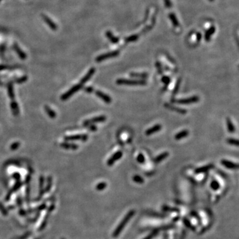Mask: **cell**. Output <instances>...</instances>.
Returning <instances> with one entry per match:
<instances>
[{
	"label": "cell",
	"mask_w": 239,
	"mask_h": 239,
	"mask_svg": "<svg viewBox=\"0 0 239 239\" xmlns=\"http://www.w3.org/2000/svg\"><path fill=\"white\" fill-rule=\"evenodd\" d=\"M135 211L134 210H131L128 212V213H127L126 216L124 217V219H122L121 222H120V223L118 225V226H117L116 229L114 230V232H113V237L116 238L118 237V236L120 235V234L121 233V232L123 230V229H124L126 225H127V223L130 221V220L131 219V218L135 215Z\"/></svg>",
	"instance_id": "6da1fadb"
},
{
	"label": "cell",
	"mask_w": 239,
	"mask_h": 239,
	"mask_svg": "<svg viewBox=\"0 0 239 239\" xmlns=\"http://www.w3.org/2000/svg\"><path fill=\"white\" fill-rule=\"evenodd\" d=\"M118 85H128V86H144L147 84L146 80L142 79H126V78H119L116 81Z\"/></svg>",
	"instance_id": "7a4b0ae2"
},
{
	"label": "cell",
	"mask_w": 239,
	"mask_h": 239,
	"mask_svg": "<svg viewBox=\"0 0 239 239\" xmlns=\"http://www.w3.org/2000/svg\"><path fill=\"white\" fill-rule=\"evenodd\" d=\"M82 87H83V85L81 83L75 85V86L72 87L71 89L69 90L67 92H65V94H63L61 96V100H67L68 98H69L71 96L73 95L74 94L76 93V92H78L80 89H81V88H82Z\"/></svg>",
	"instance_id": "3957f363"
},
{
	"label": "cell",
	"mask_w": 239,
	"mask_h": 239,
	"mask_svg": "<svg viewBox=\"0 0 239 239\" xmlns=\"http://www.w3.org/2000/svg\"><path fill=\"white\" fill-rule=\"evenodd\" d=\"M199 101V97L197 96H193L187 98H182V99L172 100V102H175L177 104H190L193 103H197Z\"/></svg>",
	"instance_id": "277c9868"
},
{
	"label": "cell",
	"mask_w": 239,
	"mask_h": 239,
	"mask_svg": "<svg viewBox=\"0 0 239 239\" xmlns=\"http://www.w3.org/2000/svg\"><path fill=\"white\" fill-rule=\"evenodd\" d=\"M106 117L105 116H99L94 117L93 118L91 119H88L85 120L83 122L84 126H88L90 124H96V123H100V122H103L106 121Z\"/></svg>",
	"instance_id": "5b68a950"
},
{
	"label": "cell",
	"mask_w": 239,
	"mask_h": 239,
	"mask_svg": "<svg viewBox=\"0 0 239 239\" xmlns=\"http://www.w3.org/2000/svg\"><path fill=\"white\" fill-rule=\"evenodd\" d=\"M123 156V153L121 151H118L116 152H115L113 154V156L112 157H110L109 158V160H108L107 161V164H108V166H113L114 163H115L116 161L119 160Z\"/></svg>",
	"instance_id": "8992f818"
},
{
	"label": "cell",
	"mask_w": 239,
	"mask_h": 239,
	"mask_svg": "<svg viewBox=\"0 0 239 239\" xmlns=\"http://www.w3.org/2000/svg\"><path fill=\"white\" fill-rule=\"evenodd\" d=\"M66 141H73V140H81L82 141H86L88 140V135L87 134H81V135H75L66 136L65 138Z\"/></svg>",
	"instance_id": "52a82bcc"
},
{
	"label": "cell",
	"mask_w": 239,
	"mask_h": 239,
	"mask_svg": "<svg viewBox=\"0 0 239 239\" xmlns=\"http://www.w3.org/2000/svg\"><path fill=\"white\" fill-rule=\"evenodd\" d=\"M118 55H119V52L118 51H113V52H110L106 54H104V55H100V56H98L96 59V62H101V61H104V60L109 59V58L118 56Z\"/></svg>",
	"instance_id": "ba28073f"
},
{
	"label": "cell",
	"mask_w": 239,
	"mask_h": 239,
	"mask_svg": "<svg viewBox=\"0 0 239 239\" xmlns=\"http://www.w3.org/2000/svg\"><path fill=\"white\" fill-rule=\"evenodd\" d=\"M95 94L96 95V96H98V98H100L101 100L104 101L105 103L106 104H110L112 102V98L110 97V96H108L106 94L104 93L102 91L96 90L95 91Z\"/></svg>",
	"instance_id": "9c48e42d"
},
{
	"label": "cell",
	"mask_w": 239,
	"mask_h": 239,
	"mask_svg": "<svg viewBox=\"0 0 239 239\" xmlns=\"http://www.w3.org/2000/svg\"><path fill=\"white\" fill-rule=\"evenodd\" d=\"M220 163L224 167H225L227 169H237L238 168V165L236 163H234L230 161H228L226 160H222Z\"/></svg>",
	"instance_id": "30bf717a"
},
{
	"label": "cell",
	"mask_w": 239,
	"mask_h": 239,
	"mask_svg": "<svg viewBox=\"0 0 239 239\" xmlns=\"http://www.w3.org/2000/svg\"><path fill=\"white\" fill-rule=\"evenodd\" d=\"M95 71H96V69H94V68H91V69H90L89 71H88V72L87 73V75H85L83 78L81 79V82H80V83L82 84L83 85L84 84H85L86 82H88V81L90 79L91 77L93 76V75L94 74Z\"/></svg>",
	"instance_id": "8fae6325"
},
{
	"label": "cell",
	"mask_w": 239,
	"mask_h": 239,
	"mask_svg": "<svg viewBox=\"0 0 239 239\" xmlns=\"http://www.w3.org/2000/svg\"><path fill=\"white\" fill-rule=\"evenodd\" d=\"M214 168V165L213 164H209L207 165V166H203V167H200L199 168H197L195 170L194 173L195 174H199V173H205V172H207L209 170L212 169Z\"/></svg>",
	"instance_id": "7c38bea8"
},
{
	"label": "cell",
	"mask_w": 239,
	"mask_h": 239,
	"mask_svg": "<svg viewBox=\"0 0 239 239\" xmlns=\"http://www.w3.org/2000/svg\"><path fill=\"white\" fill-rule=\"evenodd\" d=\"M164 106L166 107V108H167V109L175 111V112H178L181 114H187V111L186 110L183 109V108H177V107L174 106L172 105V104H167V103H166V104H164Z\"/></svg>",
	"instance_id": "4fadbf2b"
},
{
	"label": "cell",
	"mask_w": 239,
	"mask_h": 239,
	"mask_svg": "<svg viewBox=\"0 0 239 239\" xmlns=\"http://www.w3.org/2000/svg\"><path fill=\"white\" fill-rule=\"evenodd\" d=\"M161 130V125L160 124H156V125L153 126L150 128L147 129L146 131V135H151L152 134H155V133L157 132L160 131Z\"/></svg>",
	"instance_id": "5bb4252c"
},
{
	"label": "cell",
	"mask_w": 239,
	"mask_h": 239,
	"mask_svg": "<svg viewBox=\"0 0 239 239\" xmlns=\"http://www.w3.org/2000/svg\"><path fill=\"white\" fill-rule=\"evenodd\" d=\"M130 76L132 78H138L140 79L144 80L148 77V74L147 72H131Z\"/></svg>",
	"instance_id": "9a60e30c"
},
{
	"label": "cell",
	"mask_w": 239,
	"mask_h": 239,
	"mask_svg": "<svg viewBox=\"0 0 239 239\" xmlns=\"http://www.w3.org/2000/svg\"><path fill=\"white\" fill-rule=\"evenodd\" d=\"M189 132L187 130H182V131L178 132L175 135V139L176 140H181V139L187 137V136L189 135Z\"/></svg>",
	"instance_id": "2e32d148"
},
{
	"label": "cell",
	"mask_w": 239,
	"mask_h": 239,
	"mask_svg": "<svg viewBox=\"0 0 239 239\" xmlns=\"http://www.w3.org/2000/svg\"><path fill=\"white\" fill-rule=\"evenodd\" d=\"M61 147L66 150H76L78 149V146L75 144H69V143H61Z\"/></svg>",
	"instance_id": "e0dca14e"
},
{
	"label": "cell",
	"mask_w": 239,
	"mask_h": 239,
	"mask_svg": "<svg viewBox=\"0 0 239 239\" xmlns=\"http://www.w3.org/2000/svg\"><path fill=\"white\" fill-rule=\"evenodd\" d=\"M162 210L164 212H167V213H179L180 212V210L178 208L169 207L167 205H163L162 207Z\"/></svg>",
	"instance_id": "ac0fdd59"
},
{
	"label": "cell",
	"mask_w": 239,
	"mask_h": 239,
	"mask_svg": "<svg viewBox=\"0 0 239 239\" xmlns=\"http://www.w3.org/2000/svg\"><path fill=\"white\" fill-rule=\"evenodd\" d=\"M168 156H169V153L167 152V151L162 153H161V154H160L159 156H157V157L154 159V162L156 163H160L161 161H162L163 160H164L165 159L167 158Z\"/></svg>",
	"instance_id": "d6986e66"
},
{
	"label": "cell",
	"mask_w": 239,
	"mask_h": 239,
	"mask_svg": "<svg viewBox=\"0 0 239 239\" xmlns=\"http://www.w3.org/2000/svg\"><path fill=\"white\" fill-rule=\"evenodd\" d=\"M11 108H12L13 114H14L15 116H18V114H19V106H18V103H17L14 100H12V103H11Z\"/></svg>",
	"instance_id": "ffe728a7"
},
{
	"label": "cell",
	"mask_w": 239,
	"mask_h": 239,
	"mask_svg": "<svg viewBox=\"0 0 239 239\" xmlns=\"http://www.w3.org/2000/svg\"><path fill=\"white\" fill-rule=\"evenodd\" d=\"M183 223L184 224L185 226L187 228V229H190L192 231H195L196 230V228L194 225H193L191 224V223L190 222V220L189 219H187V218H183Z\"/></svg>",
	"instance_id": "44dd1931"
},
{
	"label": "cell",
	"mask_w": 239,
	"mask_h": 239,
	"mask_svg": "<svg viewBox=\"0 0 239 239\" xmlns=\"http://www.w3.org/2000/svg\"><path fill=\"white\" fill-rule=\"evenodd\" d=\"M226 126H227L228 131L230 133H234L235 132V127L232 124L231 120L229 118H226Z\"/></svg>",
	"instance_id": "7402d4cb"
},
{
	"label": "cell",
	"mask_w": 239,
	"mask_h": 239,
	"mask_svg": "<svg viewBox=\"0 0 239 239\" xmlns=\"http://www.w3.org/2000/svg\"><path fill=\"white\" fill-rule=\"evenodd\" d=\"M45 112H46V113L49 116L50 118H55V117H56V114H55V112H54L53 110L50 109V108H49L48 106H45Z\"/></svg>",
	"instance_id": "603a6c76"
},
{
	"label": "cell",
	"mask_w": 239,
	"mask_h": 239,
	"mask_svg": "<svg viewBox=\"0 0 239 239\" xmlns=\"http://www.w3.org/2000/svg\"><path fill=\"white\" fill-rule=\"evenodd\" d=\"M210 188L214 191H218L220 189V184L217 180L214 179L210 183Z\"/></svg>",
	"instance_id": "cb8c5ba5"
},
{
	"label": "cell",
	"mask_w": 239,
	"mask_h": 239,
	"mask_svg": "<svg viewBox=\"0 0 239 239\" xmlns=\"http://www.w3.org/2000/svg\"><path fill=\"white\" fill-rule=\"evenodd\" d=\"M159 231H160L159 229H154V230H153L152 231H151V232L150 234V235H148L147 236H146V237L144 238L143 239H152L153 238L155 237V236H156L157 235H158Z\"/></svg>",
	"instance_id": "d4e9b609"
},
{
	"label": "cell",
	"mask_w": 239,
	"mask_h": 239,
	"mask_svg": "<svg viewBox=\"0 0 239 239\" xmlns=\"http://www.w3.org/2000/svg\"><path fill=\"white\" fill-rule=\"evenodd\" d=\"M7 92H8V95H9V97L13 100L15 98L14 96V91H13V88L12 84H9L8 85V87H7Z\"/></svg>",
	"instance_id": "484cf974"
},
{
	"label": "cell",
	"mask_w": 239,
	"mask_h": 239,
	"mask_svg": "<svg viewBox=\"0 0 239 239\" xmlns=\"http://www.w3.org/2000/svg\"><path fill=\"white\" fill-rule=\"evenodd\" d=\"M132 179L135 183H138V184H142L144 182V179H143L141 176L138 175H135L132 177Z\"/></svg>",
	"instance_id": "4316f807"
},
{
	"label": "cell",
	"mask_w": 239,
	"mask_h": 239,
	"mask_svg": "<svg viewBox=\"0 0 239 239\" xmlns=\"http://www.w3.org/2000/svg\"><path fill=\"white\" fill-rule=\"evenodd\" d=\"M190 215H191V216L193 217H194L195 219H196V220H197L199 225H201V223H202L201 219L200 216H199V215H198L197 213H196L195 211H192V212H191Z\"/></svg>",
	"instance_id": "83f0119b"
},
{
	"label": "cell",
	"mask_w": 239,
	"mask_h": 239,
	"mask_svg": "<svg viewBox=\"0 0 239 239\" xmlns=\"http://www.w3.org/2000/svg\"><path fill=\"white\" fill-rule=\"evenodd\" d=\"M161 82H163L166 87H167L171 82V78L168 76H163L161 78Z\"/></svg>",
	"instance_id": "f1b7e54d"
},
{
	"label": "cell",
	"mask_w": 239,
	"mask_h": 239,
	"mask_svg": "<svg viewBox=\"0 0 239 239\" xmlns=\"http://www.w3.org/2000/svg\"><path fill=\"white\" fill-rule=\"evenodd\" d=\"M181 82V78H179V79L177 80V82H176L174 89H173V95H175V94H176L177 93V92H178L179 89V87H180Z\"/></svg>",
	"instance_id": "f546056e"
},
{
	"label": "cell",
	"mask_w": 239,
	"mask_h": 239,
	"mask_svg": "<svg viewBox=\"0 0 239 239\" xmlns=\"http://www.w3.org/2000/svg\"><path fill=\"white\" fill-rule=\"evenodd\" d=\"M226 142L229 144H230V145H232V146H238V141L237 140H236V139L228 138L226 140Z\"/></svg>",
	"instance_id": "4dcf8cb0"
},
{
	"label": "cell",
	"mask_w": 239,
	"mask_h": 239,
	"mask_svg": "<svg viewBox=\"0 0 239 239\" xmlns=\"http://www.w3.org/2000/svg\"><path fill=\"white\" fill-rule=\"evenodd\" d=\"M175 227L174 225H165V226H161V227L158 228L159 230H171V229H173Z\"/></svg>",
	"instance_id": "1f68e13d"
},
{
	"label": "cell",
	"mask_w": 239,
	"mask_h": 239,
	"mask_svg": "<svg viewBox=\"0 0 239 239\" xmlns=\"http://www.w3.org/2000/svg\"><path fill=\"white\" fill-rule=\"evenodd\" d=\"M147 214L150 215H151V216H152V217H161V218H164V217H166L167 216V215H166L165 214H162V213L160 214V213H156V212H149Z\"/></svg>",
	"instance_id": "d6a6232c"
},
{
	"label": "cell",
	"mask_w": 239,
	"mask_h": 239,
	"mask_svg": "<svg viewBox=\"0 0 239 239\" xmlns=\"http://www.w3.org/2000/svg\"><path fill=\"white\" fill-rule=\"evenodd\" d=\"M107 184L105 183V182H101V183H99L98 185H96V189L98 191H102L104 190L105 189L106 187Z\"/></svg>",
	"instance_id": "836d02e7"
},
{
	"label": "cell",
	"mask_w": 239,
	"mask_h": 239,
	"mask_svg": "<svg viewBox=\"0 0 239 239\" xmlns=\"http://www.w3.org/2000/svg\"><path fill=\"white\" fill-rule=\"evenodd\" d=\"M14 48H15V50H16V52L18 53V54L19 55V56H20L22 59H25V57H26V55H25V54L22 52V50H21L18 46H15Z\"/></svg>",
	"instance_id": "e575fe53"
},
{
	"label": "cell",
	"mask_w": 239,
	"mask_h": 239,
	"mask_svg": "<svg viewBox=\"0 0 239 239\" xmlns=\"http://www.w3.org/2000/svg\"><path fill=\"white\" fill-rule=\"evenodd\" d=\"M51 185H52V178L51 177H49L47 178V187L45 189V192H49L51 187Z\"/></svg>",
	"instance_id": "d590c367"
},
{
	"label": "cell",
	"mask_w": 239,
	"mask_h": 239,
	"mask_svg": "<svg viewBox=\"0 0 239 239\" xmlns=\"http://www.w3.org/2000/svg\"><path fill=\"white\" fill-rule=\"evenodd\" d=\"M137 161L138 163H141V164H142V163H144L145 162V157H144V156L142 153H139L137 157Z\"/></svg>",
	"instance_id": "8d00e7d4"
},
{
	"label": "cell",
	"mask_w": 239,
	"mask_h": 239,
	"mask_svg": "<svg viewBox=\"0 0 239 239\" xmlns=\"http://www.w3.org/2000/svg\"><path fill=\"white\" fill-rule=\"evenodd\" d=\"M156 66L157 69V71H158V72L160 73V75H163V69L162 66H161V62H157L156 64Z\"/></svg>",
	"instance_id": "74e56055"
},
{
	"label": "cell",
	"mask_w": 239,
	"mask_h": 239,
	"mask_svg": "<svg viewBox=\"0 0 239 239\" xmlns=\"http://www.w3.org/2000/svg\"><path fill=\"white\" fill-rule=\"evenodd\" d=\"M19 146H20V144H19V142H15V143H13L12 146H10V148H11V150H13H13H17V149L19 147Z\"/></svg>",
	"instance_id": "f35d334b"
},
{
	"label": "cell",
	"mask_w": 239,
	"mask_h": 239,
	"mask_svg": "<svg viewBox=\"0 0 239 239\" xmlns=\"http://www.w3.org/2000/svg\"><path fill=\"white\" fill-rule=\"evenodd\" d=\"M27 76H25L21 77V78H19V79H18L17 81H15V82H18V83H23V82H25V81H27Z\"/></svg>",
	"instance_id": "ab89813d"
},
{
	"label": "cell",
	"mask_w": 239,
	"mask_h": 239,
	"mask_svg": "<svg viewBox=\"0 0 239 239\" xmlns=\"http://www.w3.org/2000/svg\"><path fill=\"white\" fill-rule=\"evenodd\" d=\"M88 130L92 132H95L97 130V127L96 126H95L94 124H90V125L88 126Z\"/></svg>",
	"instance_id": "60d3db41"
},
{
	"label": "cell",
	"mask_w": 239,
	"mask_h": 239,
	"mask_svg": "<svg viewBox=\"0 0 239 239\" xmlns=\"http://www.w3.org/2000/svg\"><path fill=\"white\" fill-rule=\"evenodd\" d=\"M94 90L93 87H86V88H84L85 92H88V93H92V92H94Z\"/></svg>",
	"instance_id": "b9f144b4"
},
{
	"label": "cell",
	"mask_w": 239,
	"mask_h": 239,
	"mask_svg": "<svg viewBox=\"0 0 239 239\" xmlns=\"http://www.w3.org/2000/svg\"><path fill=\"white\" fill-rule=\"evenodd\" d=\"M0 210H2V213H3V215H6L7 214V210H5V208L3 207V204H2V203H0Z\"/></svg>",
	"instance_id": "7bdbcfd3"
},
{
	"label": "cell",
	"mask_w": 239,
	"mask_h": 239,
	"mask_svg": "<svg viewBox=\"0 0 239 239\" xmlns=\"http://www.w3.org/2000/svg\"><path fill=\"white\" fill-rule=\"evenodd\" d=\"M13 178L15 179L17 181L19 180V179H20V174H19V173H14V174L13 175Z\"/></svg>",
	"instance_id": "ee69618b"
},
{
	"label": "cell",
	"mask_w": 239,
	"mask_h": 239,
	"mask_svg": "<svg viewBox=\"0 0 239 239\" xmlns=\"http://www.w3.org/2000/svg\"><path fill=\"white\" fill-rule=\"evenodd\" d=\"M186 233H187V232H186L185 230H183V231H182V233H181V235L180 239H185V238Z\"/></svg>",
	"instance_id": "f6af8a7d"
},
{
	"label": "cell",
	"mask_w": 239,
	"mask_h": 239,
	"mask_svg": "<svg viewBox=\"0 0 239 239\" xmlns=\"http://www.w3.org/2000/svg\"><path fill=\"white\" fill-rule=\"evenodd\" d=\"M179 219H180V217L179 216H177V217H174L173 219V222H177V221H178L179 220Z\"/></svg>",
	"instance_id": "bcb514c9"
},
{
	"label": "cell",
	"mask_w": 239,
	"mask_h": 239,
	"mask_svg": "<svg viewBox=\"0 0 239 239\" xmlns=\"http://www.w3.org/2000/svg\"><path fill=\"white\" fill-rule=\"evenodd\" d=\"M30 179H31V176L30 175L27 176L26 179H25V181H26V183H29V181H30Z\"/></svg>",
	"instance_id": "7dc6e473"
}]
</instances>
